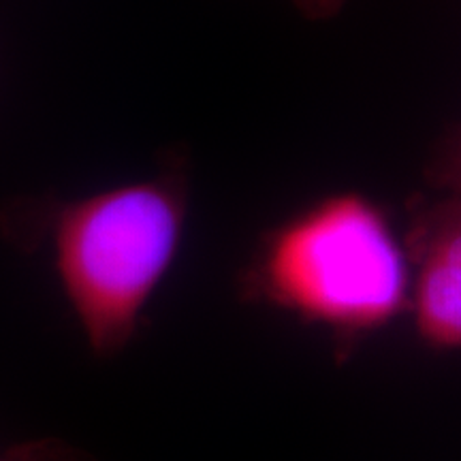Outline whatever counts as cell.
<instances>
[{
  "instance_id": "cell-4",
  "label": "cell",
  "mask_w": 461,
  "mask_h": 461,
  "mask_svg": "<svg viewBox=\"0 0 461 461\" xmlns=\"http://www.w3.org/2000/svg\"><path fill=\"white\" fill-rule=\"evenodd\" d=\"M425 177L436 190L447 193V197L461 199V129L447 137L431 154Z\"/></svg>"
},
{
  "instance_id": "cell-6",
  "label": "cell",
  "mask_w": 461,
  "mask_h": 461,
  "mask_svg": "<svg viewBox=\"0 0 461 461\" xmlns=\"http://www.w3.org/2000/svg\"><path fill=\"white\" fill-rule=\"evenodd\" d=\"M295 7L302 11L305 17H312V20H330V17L338 15L346 0H293Z\"/></svg>"
},
{
  "instance_id": "cell-1",
  "label": "cell",
  "mask_w": 461,
  "mask_h": 461,
  "mask_svg": "<svg viewBox=\"0 0 461 461\" xmlns=\"http://www.w3.org/2000/svg\"><path fill=\"white\" fill-rule=\"evenodd\" d=\"M188 180L171 167L79 199L15 205L3 227L17 244H48L62 295L96 359L122 355L180 252Z\"/></svg>"
},
{
  "instance_id": "cell-5",
  "label": "cell",
  "mask_w": 461,
  "mask_h": 461,
  "mask_svg": "<svg viewBox=\"0 0 461 461\" xmlns=\"http://www.w3.org/2000/svg\"><path fill=\"white\" fill-rule=\"evenodd\" d=\"M0 461H96L84 448L68 445V442L56 440V438H43V440L24 442L0 453Z\"/></svg>"
},
{
  "instance_id": "cell-3",
  "label": "cell",
  "mask_w": 461,
  "mask_h": 461,
  "mask_svg": "<svg viewBox=\"0 0 461 461\" xmlns=\"http://www.w3.org/2000/svg\"><path fill=\"white\" fill-rule=\"evenodd\" d=\"M411 305L420 342L461 350V199L425 201L411 212Z\"/></svg>"
},
{
  "instance_id": "cell-2",
  "label": "cell",
  "mask_w": 461,
  "mask_h": 461,
  "mask_svg": "<svg viewBox=\"0 0 461 461\" xmlns=\"http://www.w3.org/2000/svg\"><path fill=\"white\" fill-rule=\"evenodd\" d=\"M240 297L322 330L344 363L408 312L406 241L374 199L327 194L263 235L240 274Z\"/></svg>"
}]
</instances>
